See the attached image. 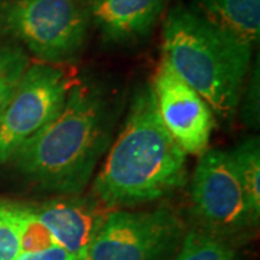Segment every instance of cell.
<instances>
[{
  "mask_svg": "<svg viewBox=\"0 0 260 260\" xmlns=\"http://www.w3.org/2000/svg\"><path fill=\"white\" fill-rule=\"evenodd\" d=\"M186 181V153L159 117L150 85L135 94L129 116L94 179L107 207L153 203Z\"/></svg>",
  "mask_w": 260,
  "mask_h": 260,
  "instance_id": "cell-1",
  "label": "cell"
},
{
  "mask_svg": "<svg viewBox=\"0 0 260 260\" xmlns=\"http://www.w3.org/2000/svg\"><path fill=\"white\" fill-rule=\"evenodd\" d=\"M162 56L204 99L214 114L232 120L250 68V41L195 6H175L164 22Z\"/></svg>",
  "mask_w": 260,
  "mask_h": 260,
  "instance_id": "cell-2",
  "label": "cell"
},
{
  "mask_svg": "<svg viewBox=\"0 0 260 260\" xmlns=\"http://www.w3.org/2000/svg\"><path fill=\"white\" fill-rule=\"evenodd\" d=\"M109 140L103 94L88 84L70 88L61 112L13 156L20 172L45 189L78 195L91 181Z\"/></svg>",
  "mask_w": 260,
  "mask_h": 260,
  "instance_id": "cell-3",
  "label": "cell"
},
{
  "mask_svg": "<svg viewBox=\"0 0 260 260\" xmlns=\"http://www.w3.org/2000/svg\"><path fill=\"white\" fill-rule=\"evenodd\" d=\"M2 22L34 55L55 65L81 52L90 12L83 0H13L3 5Z\"/></svg>",
  "mask_w": 260,
  "mask_h": 260,
  "instance_id": "cell-4",
  "label": "cell"
},
{
  "mask_svg": "<svg viewBox=\"0 0 260 260\" xmlns=\"http://www.w3.org/2000/svg\"><path fill=\"white\" fill-rule=\"evenodd\" d=\"M70 88L67 75L55 65H28L0 112V165L61 112Z\"/></svg>",
  "mask_w": 260,
  "mask_h": 260,
  "instance_id": "cell-5",
  "label": "cell"
},
{
  "mask_svg": "<svg viewBox=\"0 0 260 260\" xmlns=\"http://www.w3.org/2000/svg\"><path fill=\"white\" fill-rule=\"evenodd\" d=\"M179 237L181 224L168 208L110 211L84 260H164Z\"/></svg>",
  "mask_w": 260,
  "mask_h": 260,
  "instance_id": "cell-6",
  "label": "cell"
},
{
  "mask_svg": "<svg viewBox=\"0 0 260 260\" xmlns=\"http://www.w3.org/2000/svg\"><path fill=\"white\" fill-rule=\"evenodd\" d=\"M191 200L198 217L215 236H232L257 224L229 150L201 155L192 175Z\"/></svg>",
  "mask_w": 260,
  "mask_h": 260,
  "instance_id": "cell-7",
  "label": "cell"
},
{
  "mask_svg": "<svg viewBox=\"0 0 260 260\" xmlns=\"http://www.w3.org/2000/svg\"><path fill=\"white\" fill-rule=\"evenodd\" d=\"M159 117L186 155L201 156L208 150L214 113L204 99L160 58L150 84Z\"/></svg>",
  "mask_w": 260,
  "mask_h": 260,
  "instance_id": "cell-8",
  "label": "cell"
},
{
  "mask_svg": "<svg viewBox=\"0 0 260 260\" xmlns=\"http://www.w3.org/2000/svg\"><path fill=\"white\" fill-rule=\"evenodd\" d=\"M28 208L54 242L78 260H84L107 214L91 200L70 195Z\"/></svg>",
  "mask_w": 260,
  "mask_h": 260,
  "instance_id": "cell-9",
  "label": "cell"
},
{
  "mask_svg": "<svg viewBox=\"0 0 260 260\" xmlns=\"http://www.w3.org/2000/svg\"><path fill=\"white\" fill-rule=\"evenodd\" d=\"M167 0H93L90 16L103 38L124 44L146 37L156 25Z\"/></svg>",
  "mask_w": 260,
  "mask_h": 260,
  "instance_id": "cell-10",
  "label": "cell"
},
{
  "mask_svg": "<svg viewBox=\"0 0 260 260\" xmlns=\"http://www.w3.org/2000/svg\"><path fill=\"white\" fill-rule=\"evenodd\" d=\"M195 8L251 44L259 41L260 0H197Z\"/></svg>",
  "mask_w": 260,
  "mask_h": 260,
  "instance_id": "cell-11",
  "label": "cell"
},
{
  "mask_svg": "<svg viewBox=\"0 0 260 260\" xmlns=\"http://www.w3.org/2000/svg\"><path fill=\"white\" fill-rule=\"evenodd\" d=\"M230 152L237 177L240 179L251 214L259 221L260 217V146L257 138L240 142Z\"/></svg>",
  "mask_w": 260,
  "mask_h": 260,
  "instance_id": "cell-12",
  "label": "cell"
},
{
  "mask_svg": "<svg viewBox=\"0 0 260 260\" xmlns=\"http://www.w3.org/2000/svg\"><path fill=\"white\" fill-rule=\"evenodd\" d=\"M174 260H237L233 249L218 236L207 232H191Z\"/></svg>",
  "mask_w": 260,
  "mask_h": 260,
  "instance_id": "cell-13",
  "label": "cell"
},
{
  "mask_svg": "<svg viewBox=\"0 0 260 260\" xmlns=\"http://www.w3.org/2000/svg\"><path fill=\"white\" fill-rule=\"evenodd\" d=\"M28 65V58L20 48L0 45V112Z\"/></svg>",
  "mask_w": 260,
  "mask_h": 260,
  "instance_id": "cell-14",
  "label": "cell"
},
{
  "mask_svg": "<svg viewBox=\"0 0 260 260\" xmlns=\"http://www.w3.org/2000/svg\"><path fill=\"white\" fill-rule=\"evenodd\" d=\"M26 205H9L0 220V260H15L20 253V234L26 218Z\"/></svg>",
  "mask_w": 260,
  "mask_h": 260,
  "instance_id": "cell-15",
  "label": "cell"
},
{
  "mask_svg": "<svg viewBox=\"0 0 260 260\" xmlns=\"http://www.w3.org/2000/svg\"><path fill=\"white\" fill-rule=\"evenodd\" d=\"M26 218L20 234V253L26 251H37L47 249L51 246H55L52 236L49 234L47 229L35 218V215L30 213L26 205Z\"/></svg>",
  "mask_w": 260,
  "mask_h": 260,
  "instance_id": "cell-16",
  "label": "cell"
},
{
  "mask_svg": "<svg viewBox=\"0 0 260 260\" xmlns=\"http://www.w3.org/2000/svg\"><path fill=\"white\" fill-rule=\"evenodd\" d=\"M15 260H78L73 256L70 251H67L61 246H51L47 249L37 251H26V253H19V256Z\"/></svg>",
  "mask_w": 260,
  "mask_h": 260,
  "instance_id": "cell-17",
  "label": "cell"
},
{
  "mask_svg": "<svg viewBox=\"0 0 260 260\" xmlns=\"http://www.w3.org/2000/svg\"><path fill=\"white\" fill-rule=\"evenodd\" d=\"M9 205L10 204H5V203H0V220H2V217L5 215V213L8 211Z\"/></svg>",
  "mask_w": 260,
  "mask_h": 260,
  "instance_id": "cell-18",
  "label": "cell"
}]
</instances>
